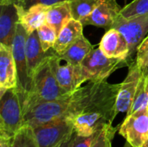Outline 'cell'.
I'll list each match as a JSON object with an SVG mask.
<instances>
[{
	"label": "cell",
	"instance_id": "1",
	"mask_svg": "<svg viewBox=\"0 0 148 147\" xmlns=\"http://www.w3.org/2000/svg\"><path fill=\"white\" fill-rule=\"evenodd\" d=\"M50 57L42 62L34 74L30 90L21 103L23 114L36 105L69 94L58 84L49 62Z\"/></svg>",
	"mask_w": 148,
	"mask_h": 147
},
{
	"label": "cell",
	"instance_id": "2",
	"mask_svg": "<svg viewBox=\"0 0 148 147\" xmlns=\"http://www.w3.org/2000/svg\"><path fill=\"white\" fill-rule=\"evenodd\" d=\"M23 126V113L16 88L0 89V138L11 139Z\"/></svg>",
	"mask_w": 148,
	"mask_h": 147
},
{
	"label": "cell",
	"instance_id": "3",
	"mask_svg": "<svg viewBox=\"0 0 148 147\" xmlns=\"http://www.w3.org/2000/svg\"><path fill=\"white\" fill-rule=\"evenodd\" d=\"M129 65L127 60L107 56L99 47L94 48L81 63L87 81L94 82L106 81L115 70Z\"/></svg>",
	"mask_w": 148,
	"mask_h": 147
},
{
	"label": "cell",
	"instance_id": "4",
	"mask_svg": "<svg viewBox=\"0 0 148 147\" xmlns=\"http://www.w3.org/2000/svg\"><path fill=\"white\" fill-rule=\"evenodd\" d=\"M27 36V31L25 30L23 26L20 23H18L11 49L17 71V86L16 88L18 92L21 103L26 94L29 92L31 88V81L29 77L26 56Z\"/></svg>",
	"mask_w": 148,
	"mask_h": 147
},
{
	"label": "cell",
	"instance_id": "5",
	"mask_svg": "<svg viewBox=\"0 0 148 147\" xmlns=\"http://www.w3.org/2000/svg\"><path fill=\"white\" fill-rule=\"evenodd\" d=\"M39 147H57L74 133L73 122L66 118L32 127Z\"/></svg>",
	"mask_w": 148,
	"mask_h": 147
},
{
	"label": "cell",
	"instance_id": "6",
	"mask_svg": "<svg viewBox=\"0 0 148 147\" xmlns=\"http://www.w3.org/2000/svg\"><path fill=\"white\" fill-rule=\"evenodd\" d=\"M110 29L120 31L126 38L129 46V58L137 51L138 47L147 37L148 33V14L126 18L121 14L118 16Z\"/></svg>",
	"mask_w": 148,
	"mask_h": 147
},
{
	"label": "cell",
	"instance_id": "7",
	"mask_svg": "<svg viewBox=\"0 0 148 147\" xmlns=\"http://www.w3.org/2000/svg\"><path fill=\"white\" fill-rule=\"evenodd\" d=\"M120 134L133 147H142L148 140V107L127 115Z\"/></svg>",
	"mask_w": 148,
	"mask_h": 147
},
{
	"label": "cell",
	"instance_id": "8",
	"mask_svg": "<svg viewBox=\"0 0 148 147\" xmlns=\"http://www.w3.org/2000/svg\"><path fill=\"white\" fill-rule=\"evenodd\" d=\"M116 115L114 109L96 110L82 113L70 120L73 122L76 134L88 137L101 130L107 124L113 123Z\"/></svg>",
	"mask_w": 148,
	"mask_h": 147
},
{
	"label": "cell",
	"instance_id": "9",
	"mask_svg": "<svg viewBox=\"0 0 148 147\" xmlns=\"http://www.w3.org/2000/svg\"><path fill=\"white\" fill-rule=\"evenodd\" d=\"M61 59L56 52L49 59V62L59 86L68 94L76 91L81 85L88 81L81 65L67 63L64 66L60 64Z\"/></svg>",
	"mask_w": 148,
	"mask_h": 147
},
{
	"label": "cell",
	"instance_id": "10",
	"mask_svg": "<svg viewBox=\"0 0 148 147\" xmlns=\"http://www.w3.org/2000/svg\"><path fill=\"white\" fill-rule=\"evenodd\" d=\"M128 67V74L126 79L121 83L116 99L115 111L117 114L120 113H127L131 108L134 101L140 80L143 74V71L135 62L131 63Z\"/></svg>",
	"mask_w": 148,
	"mask_h": 147
},
{
	"label": "cell",
	"instance_id": "11",
	"mask_svg": "<svg viewBox=\"0 0 148 147\" xmlns=\"http://www.w3.org/2000/svg\"><path fill=\"white\" fill-rule=\"evenodd\" d=\"M121 9L116 0H102L94 11L81 23L83 26L94 25L110 29L120 15Z\"/></svg>",
	"mask_w": 148,
	"mask_h": 147
},
{
	"label": "cell",
	"instance_id": "12",
	"mask_svg": "<svg viewBox=\"0 0 148 147\" xmlns=\"http://www.w3.org/2000/svg\"><path fill=\"white\" fill-rule=\"evenodd\" d=\"M101 50L108 57L127 60L131 64L129 58V46L123 35L115 29H109L99 44Z\"/></svg>",
	"mask_w": 148,
	"mask_h": 147
},
{
	"label": "cell",
	"instance_id": "13",
	"mask_svg": "<svg viewBox=\"0 0 148 147\" xmlns=\"http://www.w3.org/2000/svg\"><path fill=\"white\" fill-rule=\"evenodd\" d=\"M0 44L11 48L19 16L15 3L0 4Z\"/></svg>",
	"mask_w": 148,
	"mask_h": 147
},
{
	"label": "cell",
	"instance_id": "14",
	"mask_svg": "<svg viewBox=\"0 0 148 147\" xmlns=\"http://www.w3.org/2000/svg\"><path fill=\"white\" fill-rule=\"evenodd\" d=\"M55 50L51 49L48 52H45L40 43L37 30L30 33L27 36L26 40V56L29 77L32 82V78L37 68L42 62L49 58L55 54Z\"/></svg>",
	"mask_w": 148,
	"mask_h": 147
},
{
	"label": "cell",
	"instance_id": "15",
	"mask_svg": "<svg viewBox=\"0 0 148 147\" xmlns=\"http://www.w3.org/2000/svg\"><path fill=\"white\" fill-rule=\"evenodd\" d=\"M17 86V71L12 49L0 44V89L14 88Z\"/></svg>",
	"mask_w": 148,
	"mask_h": 147
},
{
	"label": "cell",
	"instance_id": "16",
	"mask_svg": "<svg viewBox=\"0 0 148 147\" xmlns=\"http://www.w3.org/2000/svg\"><path fill=\"white\" fill-rule=\"evenodd\" d=\"M16 6L19 16V23L23 26L28 35L37 30L46 23V15L49 6L37 4L26 10L16 4Z\"/></svg>",
	"mask_w": 148,
	"mask_h": 147
},
{
	"label": "cell",
	"instance_id": "17",
	"mask_svg": "<svg viewBox=\"0 0 148 147\" xmlns=\"http://www.w3.org/2000/svg\"><path fill=\"white\" fill-rule=\"evenodd\" d=\"M83 27L84 26L80 21L74 18L69 20L60 30L53 49L58 55L63 53L71 44L83 35Z\"/></svg>",
	"mask_w": 148,
	"mask_h": 147
},
{
	"label": "cell",
	"instance_id": "18",
	"mask_svg": "<svg viewBox=\"0 0 148 147\" xmlns=\"http://www.w3.org/2000/svg\"><path fill=\"white\" fill-rule=\"evenodd\" d=\"M95 47L82 35L63 53L59 55L60 59L72 65H81L83 60Z\"/></svg>",
	"mask_w": 148,
	"mask_h": 147
},
{
	"label": "cell",
	"instance_id": "19",
	"mask_svg": "<svg viewBox=\"0 0 148 147\" xmlns=\"http://www.w3.org/2000/svg\"><path fill=\"white\" fill-rule=\"evenodd\" d=\"M73 17L69 1L48 7L46 23L51 25L56 29L57 34H59L60 30Z\"/></svg>",
	"mask_w": 148,
	"mask_h": 147
},
{
	"label": "cell",
	"instance_id": "20",
	"mask_svg": "<svg viewBox=\"0 0 148 147\" xmlns=\"http://www.w3.org/2000/svg\"><path fill=\"white\" fill-rule=\"evenodd\" d=\"M102 0H69L72 17L82 22L88 16Z\"/></svg>",
	"mask_w": 148,
	"mask_h": 147
},
{
	"label": "cell",
	"instance_id": "21",
	"mask_svg": "<svg viewBox=\"0 0 148 147\" xmlns=\"http://www.w3.org/2000/svg\"><path fill=\"white\" fill-rule=\"evenodd\" d=\"M148 107V71H143L140 80L134 101L127 115Z\"/></svg>",
	"mask_w": 148,
	"mask_h": 147
},
{
	"label": "cell",
	"instance_id": "22",
	"mask_svg": "<svg viewBox=\"0 0 148 147\" xmlns=\"http://www.w3.org/2000/svg\"><path fill=\"white\" fill-rule=\"evenodd\" d=\"M10 147H39L32 127L24 125L11 139Z\"/></svg>",
	"mask_w": 148,
	"mask_h": 147
},
{
	"label": "cell",
	"instance_id": "23",
	"mask_svg": "<svg viewBox=\"0 0 148 147\" xmlns=\"http://www.w3.org/2000/svg\"><path fill=\"white\" fill-rule=\"evenodd\" d=\"M37 34L41 46L45 52L53 49L58 34L51 25L46 23L37 29Z\"/></svg>",
	"mask_w": 148,
	"mask_h": 147
},
{
	"label": "cell",
	"instance_id": "24",
	"mask_svg": "<svg viewBox=\"0 0 148 147\" xmlns=\"http://www.w3.org/2000/svg\"><path fill=\"white\" fill-rule=\"evenodd\" d=\"M120 14L126 18L147 15L148 14V0H134L122 8Z\"/></svg>",
	"mask_w": 148,
	"mask_h": 147
},
{
	"label": "cell",
	"instance_id": "25",
	"mask_svg": "<svg viewBox=\"0 0 148 147\" xmlns=\"http://www.w3.org/2000/svg\"><path fill=\"white\" fill-rule=\"evenodd\" d=\"M118 126L114 127L112 123L107 124L99 133L91 147H112V140Z\"/></svg>",
	"mask_w": 148,
	"mask_h": 147
},
{
	"label": "cell",
	"instance_id": "26",
	"mask_svg": "<svg viewBox=\"0 0 148 147\" xmlns=\"http://www.w3.org/2000/svg\"><path fill=\"white\" fill-rule=\"evenodd\" d=\"M135 63L142 71H148V36L137 49Z\"/></svg>",
	"mask_w": 148,
	"mask_h": 147
},
{
	"label": "cell",
	"instance_id": "27",
	"mask_svg": "<svg viewBox=\"0 0 148 147\" xmlns=\"http://www.w3.org/2000/svg\"><path fill=\"white\" fill-rule=\"evenodd\" d=\"M67 1L69 0H17V2L15 4L26 10L37 4H42L44 6H51V5L67 2Z\"/></svg>",
	"mask_w": 148,
	"mask_h": 147
},
{
	"label": "cell",
	"instance_id": "28",
	"mask_svg": "<svg viewBox=\"0 0 148 147\" xmlns=\"http://www.w3.org/2000/svg\"><path fill=\"white\" fill-rule=\"evenodd\" d=\"M99 132H97L96 133H95L91 136H88V137L80 136V135L76 134L75 132V135H74V139H73L71 147H91L92 144L95 141V139H96Z\"/></svg>",
	"mask_w": 148,
	"mask_h": 147
},
{
	"label": "cell",
	"instance_id": "29",
	"mask_svg": "<svg viewBox=\"0 0 148 147\" xmlns=\"http://www.w3.org/2000/svg\"><path fill=\"white\" fill-rule=\"evenodd\" d=\"M74 135H75V133H74V134L71 137L67 139L65 141H63L61 145H59L57 147H71L72 142H73V139H74Z\"/></svg>",
	"mask_w": 148,
	"mask_h": 147
},
{
	"label": "cell",
	"instance_id": "30",
	"mask_svg": "<svg viewBox=\"0 0 148 147\" xmlns=\"http://www.w3.org/2000/svg\"><path fill=\"white\" fill-rule=\"evenodd\" d=\"M11 139L0 138V147H10Z\"/></svg>",
	"mask_w": 148,
	"mask_h": 147
},
{
	"label": "cell",
	"instance_id": "31",
	"mask_svg": "<svg viewBox=\"0 0 148 147\" xmlns=\"http://www.w3.org/2000/svg\"><path fill=\"white\" fill-rule=\"evenodd\" d=\"M17 0H0V4H6V3H16Z\"/></svg>",
	"mask_w": 148,
	"mask_h": 147
},
{
	"label": "cell",
	"instance_id": "32",
	"mask_svg": "<svg viewBox=\"0 0 148 147\" xmlns=\"http://www.w3.org/2000/svg\"><path fill=\"white\" fill-rule=\"evenodd\" d=\"M124 147H133V146H131V145H130V144H129L128 142H127V143L125 144Z\"/></svg>",
	"mask_w": 148,
	"mask_h": 147
},
{
	"label": "cell",
	"instance_id": "33",
	"mask_svg": "<svg viewBox=\"0 0 148 147\" xmlns=\"http://www.w3.org/2000/svg\"><path fill=\"white\" fill-rule=\"evenodd\" d=\"M142 147H148V140L146 142V143H145V145H144Z\"/></svg>",
	"mask_w": 148,
	"mask_h": 147
}]
</instances>
